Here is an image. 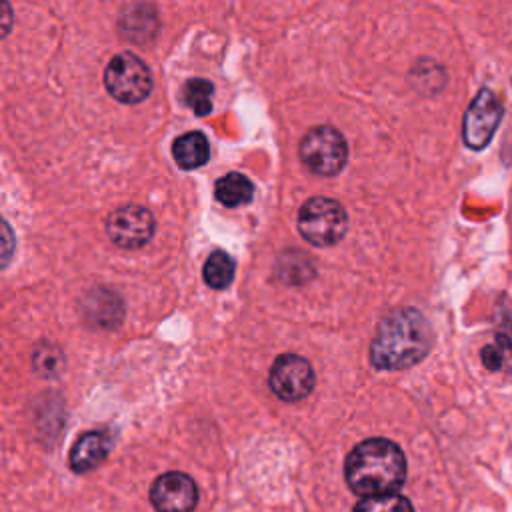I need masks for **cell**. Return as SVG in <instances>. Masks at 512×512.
Returning a JSON list of instances; mask_svg holds the SVG:
<instances>
[{
  "label": "cell",
  "instance_id": "obj_19",
  "mask_svg": "<svg viewBox=\"0 0 512 512\" xmlns=\"http://www.w3.org/2000/svg\"><path fill=\"white\" fill-rule=\"evenodd\" d=\"M482 362L488 370H498L502 366V350L496 346H486L482 348Z\"/></svg>",
  "mask_w": 512,
  "mask_h": 512
},
{
  "label": "cell",
  "instance_id": "obj_1",
  "mask_svg": "<svg viewBox=\"0 0 512 512\" xmlns=\"http://www.w3.org/2000/svg\"><path fill=\"white\" fill-rule=\"evenodd\" d=\"M432 328L416 308L390 312L370 344V360L380 370H404L420 362L432 346Z\"/></svg>",
  "mask_w": 512,
  "mask_h": 512
},
{
  "label": "cell",
  "instance_id": "obj_13",
  "mask_svg": "<svg viewBox=\"0 0 512 512\" xmlns=\"http://www.w3.org/2000/svg\"><path fill=\"white\" fill-rule=\"evenodd\" d=\"M234 272H236V262L224 250H214L206 258L202 268L204 282L214 290H224L226 286H230V282L234 280Z\"/></svg>",
  "mask_w": 512,
  "mask_h": 512
},
{
  "label": "cell",
  "instance_id": "obj_10",
  "mask_svg": "<svg viewBox=\"0 0 512 512\" xmlns=\"http://www.w3.org/2000/svg\"><path fill=\"white\" fill-rule=\"evenodd\" d=\"M110 450V438L104 432H86L82 434L70 450V468L74 472H88L96 468Z\"/></svg>",
  "mask_w": 512,
  "mask_h": 512
},
{
  "label": "cell",
  "instance_id": "obj_17",
  "mask_svg": "<svg viewBox=\"0 0 512 512\" xmlns=\"http://www.w3.org/2000/svg\"><path fill=\"white\" fill-rule=\"evenodd\" d=\"M32 364H34V370L42 376H54L60 372L62 368V354L60 350L52 348V346H46V348H38L34 354H32Z\"/></svg>",
  "mask_w": 512,
  "mask_h": 512
},
{
  "label": "cell",
  "instance_id": "obj_7",
  "mask_svg": "<svg viewBox=\"0 0 512 512\" xmlns=\"http://www.w3.org/2000/svg\"><path fill=\"white\" fill-rule=\"evenodd\" d=\"M268 384L278 398L296 402L312 392L314 370L310 362L298 354H280L270 368Z\"/></svg>",
  "mask_w": 512,
  "mask_h": 512
},
{
  "label": "cell",
  "instance_id": "obj_14",
  "mask_svg": "<svg viewBox=\"0 0 512 512\" xmlns=\"http://www.w3.org/2000/svg\"><path fill=\"white\" fill-rule=\"evenodd\" d=\"M90 302H84V308L90 318H94L96 324L112 326L114 322H120L122 316V302L116 298V294H110L106 290H94L90 294Z\"/></svg>",
  "mask_w": 512,
  "mask_h": 512
},
{
  "label": "cell",
  "instance_id": "obj_9",
  "mask_svg": "<svg viewBox=\"0 0 512 512\" xmlns=\"http://www.w3.org/2000/svg\"><path fill=\"white\" fill-rule=\"evenodd\" d=\"M156 512H192L198 502V488L184 472H166L158 476L150 490Z\"/></svg>",
  "mask_w": 512,
  "mask_h": 512
},
{
  "label": "cell",
  "instance_id": "obj_15",
  "mask_svg": "<svg viewBox=\"0 0 512 512\" xmlns=\"http://www.w3.org/2000/svg\"><path fill=\"white\" fill-rule=\"evenodd\" d=\"M212 92L214 86L204 78H192L182 88V98L188 108H192L198 116H206L212 110Z\"/></svg>",
  "mask_w": 512,
  "mask_h": 512
},
{
  "label": "cell",
  "instance_id": "obj_12",
  "mask_svg": "<svg viewBox=\"0 0 512 512\" xmlns=\"http://www.w3.org/2000/svg\"><path fill=\"white\" fill-rule=\"evenodd\" d=\"M214 196L220 204L228 206V208H236V206H244L252 200L254 196V184L250 182V178H246L240 172H230L226 176H222L216 186H214Z\"/></svg>",
  "mask_w": 512,
  "mask_h": 512
},
{
  "label": "cell",
  "instance_id": "obj_6",
  "mask_svg": "<svg viewBox=\"0 0 512 512\" xmlns=\"http://www.w3.org/2000/svg\"><path fill=\"white\" fill-rule=\"evenodd\" d=\"M504 108L494 90L482 88L474 100L468 104L464 122H462V138L464 144L472 150H482L492 140Z\"/></svg>",
  "mask_w": 512,
  "mask_h": 512
},
{
  "label": "cell",
  "instance_id": "obj_4",
  "mask_svg": "<svg viewBox=\"0 0 512 512\" xmlns=\"http://www.w3.org/2000/svg\"><path fill=\"white\" fill-rule=\"evenodd\" d=\"M348 158V146L332 126H314L300 140V160L318 176L338 174Z\"/></svg>",
  "mask_w": 512,
  "mask_h": 512
},
{
  "label": "cell",
  "instance_id": "obj_11",
  "mask_svg": "<svg viewBox=\"0 0 512 512\" xmlns=\"http://www.w3.org/2000/svg\"><path fill=\"white\" fill-rule=\"evenodd\" d=\"M172 156L182 170H194L208 162L210 146L202 132H186L172 144Z\"/></svg>",
  "mask_w": 512,
  "mask_h": 512
},
{
  "label": "cell",
  "instance_id": "obj_2",
  "mask_svg": "<svg viewBox=\"0 0 512 512\" xmlns=\"http://www.w3.org/2000/svg\"><path fill=\"white\" fill-rule=\"evenodd\" d=\"M344 478L350 490L364 498L396 494L406 478V458L392 440L370 438L348 454Z\"/></svg>",
  "mask_w": 512,
  "mask_h": 512
},
{
  "label": "cell",
  "instance_id": "obj_8",
  "mask_svg": "<svg viewBox=\"0 0 512 512\" xmlns=\"http://www.w3.org/2000/svg\"><path fill=\"white\" fill-rule=\"evenodd\" d=\"M106 234L120 248H140L154 234V216L138 204L120 206L106 218Z\"/></svg>",
  "mask_w": 512,
  "mask_h": 512
},
{
  "label": "cell",
  "instance_id": "obj_3",
  "mask_svg": "<svg viewBox=\"0 0 512 512\" xmlns=\"http://www.w3.org/2000/svg\"><path fill=\"white\" fill-rule=\"evenodd\" d=\"M348 228V218L340 202L314 196L306 200L298 212V230L314 246L336 244Z\"/></svg>",
  "mask_w": 512,
  "mask_h": 512
},
{
  "label": "cell",
  "instance_id": "obj_18",
  "mask_svg": "<svg viewBox=\"0 0 512 512\" xmlns=\"http://www.w3.org/2000/svg\"><path fill=\"white\" fill-rule=\"evenodd\" d=\"M496 332L504 350L512 352V300H502L496 308Z\"/></svg>",
  "mask_w": 512,
  "mask_h": 512
},
{
  "label": "cell",
  "instance_id": "obj_16",
  "mask_svg": "<svg viewBox=\"0 0 512 512\" xmlns=\"http://www.w3.org/2000/svg\"><path fill=\"white\" fill-rule=\"evenodd\" d=\"M352 512H414V508L408 498L400 494H386L362 498Z\"/></svg>",
  "mask_w": 512,
  "mask_h": 512
},
{
  "label": "cell",
  "instance_id": "obj_5",
  "mask_svg": "<svg viewBox=\"0 0 512 512\" xmlns=\"http://www.w3.org/2000/svg\"><path fill=\"white\" fill-rule=\"evenodd\" d=\"M104 86L112 98L124 104L142 102L152 90L148 66L132 52L116 54L104 70Z\"/></svg>",
  "mask_w": 512,
  "mask_h": 512
}]
</instances>
